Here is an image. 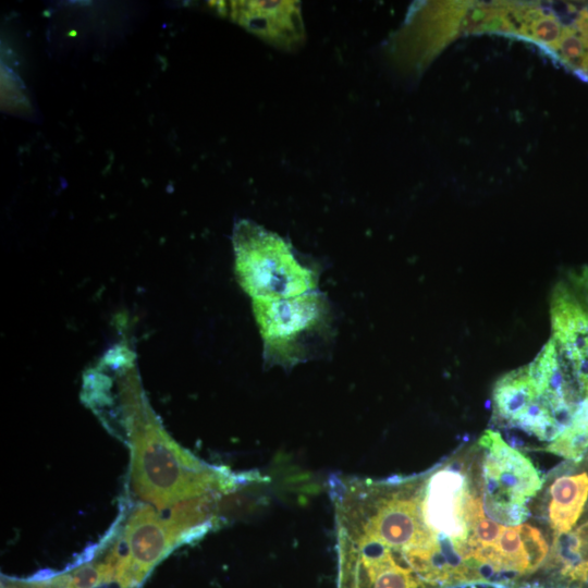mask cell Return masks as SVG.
I'll use <instances>...</instances> for the list:
<instances>
[{"instance_id": "obj_5", "label": "cell", "mask_w": 588, "mask_h": 588, "mask_svg": "<svg viewBox=\"0 0 588 588\" xmlns=\"http://www.w3.org/2000/svg\"><path fill=\"white\" fill-rule=\"evenodd\" d=\"M553 343L562 368L588 397V268L566 275L551 301Z\"/></svg>"}, {"instance_id": "obj_10", "label": "cell", "mask_w": 588, "mask_h": 588, "mask_svg": "<svg viewBox=\"0 0 588 588\" xmlns=\"http://www.w3.org/2000/svg\"><path fill=\"white\" fill-rule=\"evenodd\" d=\"M531 36L551 48L558 46V40L562 36L561 25L553 16H541L532 23L530 30Z\"/></svg>"}, {"instance_id": "obj_3", "label": "cell", "mask_w": 588, "mask_h": 588, "mask_svg": "<svg viewBox=\"0 0 588 588\" xmlns=\"http://www.w3.org/2000/svg\"><path fill=\"white\" fill-rule=\"evenodd\" d=\"M478 443L485 452L481 482L486 510L510 526L524 522L529 516L526 501L541 488L536 468L495 431H486Z\"/></svg>"}, {"instance_id": "obj_6", "label": "cell", "mask_w": 588, "mask_h": 588, "mask_svg": "<svg viewBox=\"0 0 588 588\" xmlns=\"http://www.w3.org/2000/svg\"><path fill=\"white\" fill-rule=\"evenodd\" d=\"M588 499V474L556 478L550 486L549 523L559 537L569 534Z\"/></svg>"}, {"instance_id": "obj_2", "label": "cell", "mask_w": 588, "mask_h": 588, "mask_svg": "<svg viewBox=\"0 0 588 588\" xmlns=\"http://www.w3.org/2000/svg\"><path fill=\"white\" fill-rule=\"evenodd\" d=\"M233 241L241 284L254 301L283 299L315 291L317 274L297 260L278 234L252 221H241Z\"/></svg>"}, {"instance_id": "obj_1", "label": "cell", "mask_w": 588, "mask_h": 588, "mask_svg": "<svg viewBox=\"0 0 588 588\" xmlns=\"http://www.w3.org/2000/svg\"><path fill=\"white\" fill-rule=\"evenodd\" d=\"M268 365L291 368L323 353L333 338V319L323 294L253 303Z\"/></svg>"}, {"instance_id": "obj_9", "label": "cell", "mask_w": 588, "mask_h": 588, "mask_svg": "<svg viewBox=\"0 0 588 588\" xmlns=\"http://www.w3.org/2000/svg\"><path fill=\"white\" fill-rule=\"evenodd\" d=\"M107 575L105 563L84 564L68 574V588H95Z\"/></svg>"}, {"instance_id": "obj_4", "label": "cell", "mask_w": 588, "mask_h": 588, "mask_svg": "<svg viewBox=\"0 0 588 588\" xmlns=\"http://www.w3.org/2000/svg\"><path fill=\"white\" fill-rule=\"evenodd\" d=\"M187 542L166 510L145 503L130 514L105 562L128 588H134L175 547Z\"/></svg>"}, {"instance_id": "obj_7", "label": "cell", "mask_w": 588, "mask_h": 588, "mask_svg": "<svg viewBox=\"0 0 588 588\" xmlns=\"http://www.w3.org/2000/svg\"><path fill=\"white\" fill-rule=\"evenodd\" d=\"M547 450L567 460L578 461L588 450V397L576 407L568 426Z\"/></svg>"}, {"instance_id": "obj_8", "label": "cell", "mask_w": 588, "mask_h": 588, "mask_svg": "<svg viewBox=\"0 0 588 588\" xmlns=\"http://www.w3.org/2000/svg\"><path fill=\"white\" fill-rule=\"evenodd\" d=\"M560 50L568 64L580 68L588 46L583 35H578L574 29L565 28L561 36Z\"/></svg>"}]
</instances>
